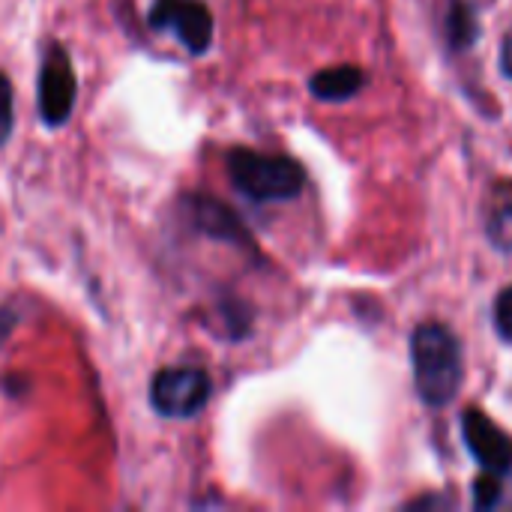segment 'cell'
I'll use <instances>...</instances> for the list:
<instances>
[{"label":"cell","instance_id":"9a60e30c","mask_svg":"<svg viewBox=\"0 0 512 512\" xmlns=\"http://www.w3.org/2000/svg\"><path fill=\"white\" fill-rule=\"evenodd\" d=\"M501 69H504L507 78H512V30L507 33L504 45H501Z\"/></svg>","mask_w":512,"mask_h":512},{"label":"cell","instance_id":"30bf717a","mask_svg":"<svg viewBox=\"0 0 512 512\" xmlns=\"http://www.w3.org/2000/svg\"><path fill=\"white\" fill-rule=\"evenodd\" d=\"M486 234H489L495 249L512 252V195L492 201L489 219H486Z\"/></svg>","mask_w":512,"mask_h":512},{"label":"cell","instance_id":"4fadbf2b","mask_svg":"<svg viewBox=\"0 0 512 512\" xmlns=\"http://www.w3.org/2000/svg\"><path fill=\"white\" fill-rule=\"evenodd\" d=\"M498 501H501V483H498V477H495V474L480 477V480L474 483V507L489 510V507H495Z\"/></svg>","mask_w":512,"mask_h":512},{"label":"cell","instance_id":"3957f363","mask_svg":"<svg viewBox=\"0 0 512 512\" xmlns=\"http://www.w3.org/2000/svg\"><path fill=\"white\" fill-rule=\"evenodd\" d=\"M213 396V378L198 366L159 369L150 381V405L165 420L198 417Z\"/></svg>","mask_w":512,"mask_h":512},{"label":"cell","instance_id":"7a4b0ae2","mask_svg":"<svg viewBox=\"0 0 512 512\" xmlns=\"http://www.w3.org/2000/svg\"><path fill=\"white\" fill-rule=\"evenodd\" d=\"M225 165L234 189L255 204L291 201L306 186V171L291 156H270L249 147H234Z\"/></svg>","mask_w":512,"mask_h":512},{"label":"cell","instance_id":"5bb4252c","mask_svg":"<svg viewBox=\"0 0 512 512\" xmlns=\"http://www.w3.org/2000/svg\"><path fill=\"white\" fill-rule=\"evenodd\" d=\"M21 324V315H18V309H12V306H0V348L9 342V336L15 333V327Z\"/></svg>","mask_w":512,"mask_h":512},{"label":"cell","instance_id":"8fae6325","mask_svg":"<svg viewBox=\"0 0 512 512\" xmlns=\"http://www.w3.org/2000/svg\"><path fill=\"white\" fill-rule=\"evenodd\" d=\"M12 126H15V93H12L9 75L0 69V147L9 141Z\"/></svg>","mask_w":512,"mask_h":512},{"label":"cell","instance_id":"5b68a950","mask_svg":"<svg viewBox=\"0 0 512 512\" xmlns=\"http://www.w3.org/2000/svg\"><path fill=\"white\" fill-rule=\"evenodd\" d=\"M150 30L171 33L192 57H201L213 45V12L204 0H153L147 12Z\"/></svg>","mask_w":512,"mask_h":512},{"label":"cell","instance_id":"277c9868","mask_svg":"<svg viewBox=\"0 0 512 512\" xmlns=\"http://www.w3.org/2000/svg\"><path fill=\"white\" fill-rule=\"evenodd\" d=\"M75 96H78V81H75V66L69 51L60 42H51L42 66H39V84H36V99H39V117L48 129H60L69 123L75 111Z\"/></svg>","mask_w":512,"mask_h":512},{"label":"cell","instance_id":"9c48e42d","mask_svg":"<svg viewBox=\"0 0 512 512\" xmlns=\"http://www.w3.org/2000/svg\"><path fill=\"white\" fill-rule=\"evenodd\" d=\"M480 27H477V15L465 0H450L447 18H444V36L450 42V48H468L474 45Z\"/></svg>","mask_w":512,"mask_h":512},{"label":"cell","instance_id":"8992f818","mask_svg":"<svg viewBox=\"0 0 512 512\" xmlns=\"http://www.w3.org/2000/svg\"><path fill=\"white\" fill-rule=\"evenodd\" d=\"M462 435H465V447L486 468V474H495V477L510 474L512 438L498 423H492L480 408H468L462 414Z\"/></svg>","mask_w":512,"mask_h":512},{"label":"cell","instance_id":"7c38bea8","mask_svg":"<svg viewBox=\"0 0 512 512\" xmlns=\"http://www.w3.org/2000/svg\"><path fill=\"white\" fill-rule=\"evenodd\" d=\"M495 330L504 342L512 345V285L504 288L495 300Z\"/></svg>","mask_w":512,"mask_h":512},{"label":"cell","instance_id":"ba28073f","mask_svg":"<svg viewBox=\"0 0 512 512\" xmlns=\"http://www.w3.org/2000/svg\"><path fill=\"white\" fill-rule=\"evenodd\" d=\"M363 84H366L363 69L345 63V66H330V69L315 72L309 81V90L321 102H345V99L357 96L363 90Z\"/></svg>","mask_w":512,"mask_h":512},{"label":"cell","instance_id":"52a82bcc","mask_svg":"<svg viewBox=\"0 0 512 512\" xmlns=\"http://www.w3.org/2000/svg\"><path fill=\"white\" fill-rule=\"evenodd\" d=\"M183 210H186L189 225L198 234H204L210 240H219V243H231V246H252L243 219L225 201H219L213 195H204V192H195V195L183 198Z\"/></svg>","mask_w":512,"mask_h":512},{"label":"cell","instance_id":"6da1fadb","mask_svg":"<svg viewBox=\"0 0 512 512\" xmlns=\"http://www.w3.org/2000/svg\"><path fill=\"white\" fill-rule=\"evenodd\" d=\"M411 363H414V387L420 399L432 408H444L456 399L465 366L462 345L456 333L444 324H420L411 336Z\"/></svg>","mask_w":512,"mask_h":512}]
</instances>
